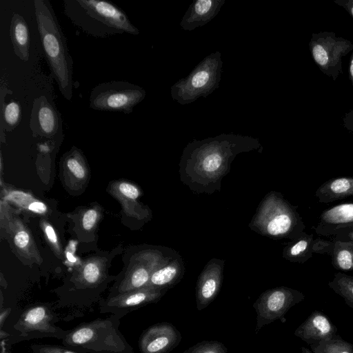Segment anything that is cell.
<instances>
[{
    "label": "cell",
    "mask_w": 353,
    "mask_h": 353,
    "mask_svg": "<svg viewBox=\"0 0 353 353\" xmlns=\"http://www.w3.org/2000/svg\"><path fill=\"white\" fill-rule=\"evenodd\" d=\"M181 338L173 324L158 323L143 331L138 345L141 353H170L179 345Z\"/></svg>",
    "instance_id": "30bf717a"
},
{
    "label": "cell",
    "mask_w": 353,
    "mask_h": 353,
    "mask_svg": "<svg viewBox=\"0 0 353 353\" xmlns=\"http://www.w3.org/2000/svg\"><path fill=\"white\" fill-rule=\"evenodd\" d=\"M145 90L124 81L103 82L94 87L89 97V106L95 110L128 114L141 102Z\"/></svg>",
    "instance_id": "8992f818"
},
{
    "label": "cell",
    "mask_w": 353,
    "mask_h": 353,
    "mask_svg": "<svg viewBox=\"0 0 353 353\" xmlns=\"http://www.w3.org/2000/svg\"><path fill=\"white\" fill-rule=\"evenodd\" d=\"M222 61L219 52L206 57L191 73L172 87V98L187 104L206 97L219 86Z\"/></svg>",
    "instance_id": "5b68a950"
},
{
    "label": "cell",
    "mask_w": 353,
    "mask_h": 353,
    "mask_svg": "<svg viewBox=\"0 0 353 353\" xmlns=\"http://www.w3.org/2000/svg\"><path fill=\"white\" fill-rule=\"evenodd\" d=\"M342 125L353 134V109L346 112L342 117Z\"/></svg>",
    "instance_id": "f546056e"
},
{
    "label": "cell",
    "mask_w": 353,
    "mask_h": 353,
    "mask_svg": "<svg viewBox=\"0 0 353 353\" xmlns=\"http://www.w3.org/2000/svg\"><path fill=\"white\" fill-rule=\"evenodd\" d=\"M32 132L51 138L62 132V119L54 103L41 95L34 100L30 119Z\"/></svg>",
    "instance_id": "8fae6325"
},
{
    "label": "cell",
    "mask_w": 353,
    "mask_h": 353,
    "mask_svg": "<svg viewBox=\"0 0 353 353\" xmlns=\"http://www.w3.org/2000/svg\"><path fill=\"white\" fill-rule=\"evenodd\" d=\"M337 266L344 270H353V252L349 249L343 248L336 254Z\"/></svg>",
    "instance_id": "d4e9b609"
},
{
    "label": "cell",
    "mask_w": 353,
    "mask_h": 353,
    "mask_svg": "<svg viewBox=\"0 0 353 353\" xmlns=\"http://www.w3.org/2000/svg\"><path fill=\"white\" fill-rule=\"evenodd\" d=\"M330 286L353 308V276L339 274L330 283Z\"/></svg>",
    "instance_id": "ffe728a7"
},
{
    "label": "cell",
    "mask_w": 353,
    "mask_h": 353,
    "mask_svg": "<svg viewBox=\"0 0 353 353\" xmlns=\"http://www.w3.org/2000/svg\"><path fill=\"white\" fill-rule=\"evenodd\" d=\"M349 79L351 81L352 85L353 87V52L351 54L350 59V65H349Z\"/></svg>",
    "instance_id": "d590c367"
},
{
    "label": "cell",
    "mask_w": 353,
    "mask_h": 353,
    "mask_svg": "<svg viewBox=\"0 0 353 353\" xmlns=\"http://www.w3.org/2000/svg\"><path fill=\"white\" fill-rule=\"evenodd\" d=\"M177 269L172 265L165 266L152 272L147 287L163 290L175 281Z\"/></svg>",
    "instance_id": "d6986e66"
},
{
    "label": "cell",
    "mask_w": 353,
    "mask_h": 353,
    "mask_svg": "<svg viewBox=\"0 0 353 353\" xmlns=\"http://www.w3.org/2000/svg\"><path fill=\"white\" fill-rule=\"evenodd\" d=\"M45 232L48 238V239L53 244L57 245V238L56 236V234L54 232V229L51 225H46L45 228Z\"/></svg>",
    "instance_id": "836d02e7"
},
{
    "label": "cell",
    "mask_w": 353,
    "mask_h": 353,
    "mask_svg": "<svg viewBox=\"0 0 353 353\" xmlns=\"http://www.w3.org/2000/svg\"><path fill=\"white\" fill-rule=\"evenodd\" d=\"M29 234L24 230L19 231L14 236L15 245L19 248H24L29 243Z\"/></svg>",
    "instance_id": "f1b7e54d"
},
{
    "label": "cell",
    "mask_w": 353,
    "mask_h": 353,
    "mask_svg": "<svg viewBox=\"0 0 353 353\" xmlns=\"http://www.w3.org/2000/svg\"><path fill=\"white\" fill-rule=\"evenodd\" d=\"M30 348L32 353H81L63 345L34 343Z\"/></svg>",
    "instance_id": "cb8c5ba5"
},
{
    "label": "cell",
    "mask_w": 353,
    "mask_h": 353,
    "mask_svg": "<svg viewBox=\"0 0 353 353\" xmlns=\"http://www.w3.org/2000/svg\"><path fill=\"white\" fill-rule=\"evenodd\" d=\"M119 189L120 192L130 199H136L139 196V190L133 185L128 183H121Z\"/></svg>",
    "instance_id": "83f0119b"
},
{
    "label": "cell",
    "mask_w": 353,
    "mask_h": 353,
    "mask_svg": "<svg viewBox=\"0 0 353 353\" xmlns=\"http://www.w3.org/2000/svg\"><path fill=\"white\" fill-rule=\"evenodd\" d=\"M309 346L312 353H353V344L343 339L339 334Z\"/></svg>",
    "instance_id": "9a60e30c"
},
{
    "label": "cell",
    "mask_w": 353,
    "mask_h": 353,
    "mask_svg": "<svg viewBox=\"0 0 353 353\" xmlns=\"http://www.w3.org/2000/svg\"><path fill=\"white\" fill-rule=\"evenodd\" d=\"M11 312V308H5L1 310L0 313V325L1 330L3 328L4 322L6 321L8 316L10 314Z\"/></svg>",
    "instance_id": "e575fe53"
},
{
    "label": "cell",
    "mask_w": 353,
    "mask_h": 353,
    "mask_svg": "<svg viewBox=\"0 0 353 353\" xmlns=\"http://www.w3.org/2000/svg\"><path fill=\"white\" fill-rule=\"evenodd\" d=\"M57 314L50 303H37L28 306L13 325L14 334L8 338V345L34 339L52 337L61 340L67 334L55 324Z\"/></svg>",
    "instance_id": "277c9868"
},
{
    "label": "cell",
    "mask_w": 353,
    "mask_h": 353,
    "mask_svg": "<svg viewBox=\"0 0 353 353\" xmlns=\"http://www.w3.org/2000/svg\"><path fill=\"white\" fill-rule=\"evenodd\" d=\"M121 318L111 314L81 323L68 330L61 343L81 353H134L119 330Z\"/></svg>",
    "instance_id": "3957f363"
},
{
    "label": "cell",
    "mask_w": 353,
    "mask_h": 353,
    "mask_svg": "<svg viewBox=\"0 0 353 353\" xmlns=\"http://www.w3.org/2000/svg\"><path fill=\"white\" fill-rule=\"evenodd\" d=\"M164 290L146 287L108 296L99 302V312L123 317L128 313L148 304L157 302L163 295Z\"/></svg>",
    "instance_id": "9c48e42d"
},
{
    "label": "cell",
    "mask_w": 353,
    "mask_h": 353,
    "mask_svg": "<svg viewBox=\"0 0 353 353\" xmlns=\"http://www.w3.org/2000/svg\"><path fill=\"white\" fill-rule=\"evenodd\" d=\"M223 162L222 157L217 152L210 153L202 161L203 170L208 172L217 170Z\"/></svg>",
    "instance_id": "484cf974"
},
{
    "label": "cell",
    "mask_w": 353,
    "mask_h": 353,
    "mask_svg": "<svg viewBox=\"0 0 353 353\" xmlns=\"http://www.w3.org/2000/svg\"><path fill=\"white\" fill-rule=\"evenodd\" d=\"M309 50L320 70L335 81L343 74L342 58L353 50V43L333 32H320L312 34Z\"/></svg>",
    "instance_id": "52a82bcc"
},
{
    "label": "cell",
    "mask_w": 353,
    "mask_h": 353,
    "mask_svg": "<svg viewBox=\"0 0 353 353\" xmlns=\"http://www.w3.org/2000/svg\"><path fill=\"white\" fill-rule=\"evenodd\" d=\"M37 28L51 75L63 97L70 101L73 94V61L66 38L49 1H34Z\"/></svg>",
    "instance_id": "6da1fadb"
},
{
    "label": "cell",
    "mask_w": 353,
    "mask_h": 353,
    "mask_svg": "<svg viewBox=\"0 0 353 353\" xmlns=\"http://www.w3.org/2000/svg\"><path fill=\"white\" fill-rule=\"evenodd\" d=\"M21 108L17 101H12L3 106L2 120L5 130L11 131L20 123Z\"/></svg>",
    "instance_id": "44dd1931"
},
{
    "label": "cell",
    "mask_w": 353,
    "mask_h": 353,
    "mask_svg": "<svg viewBox=\"0 0 353 353\" xmlns=\"http://www.w3.org/2000/svg\"><path fill=\"white\" fill-rule=\"evenodd\" d=\"M223 0H198L190 5L180 26L185 30H192L210 21L224 3Z\"/></svg>",
    "instance_id": "4fadbf2b"
},
{
    "label": "cell",
    "mask_w": 353,
    "mask_h": 353,
    "mask_svg": "<svg viewBox=\"0 0 353 353\" xmlns=\"http://www.w3.org/2000/svg\"><path fill=\"white\" fill-rule=\"evenodd\" d=\"M307 247V242L305 240H301L294 244L290 249V254L292 256H297L303 253Z\"/></svg>",
    "instance_id": "4dcf8cb0"
},
{
    "label": "cell",
    "mask_w": 353,
    "mask_h": 353,
    "mask_svg": "<svg viewBox=\"0 0 353 353\" xmlns=\"http://www.w3.org/2000/svg\"><path fill=\"white\" fill-rule=\"evenodd\" d=\"M304 298L301 292L288 288H277L262 294L253 304L256 314L255 333L258 334L263 326L282 319Z\"/></svg>",
    "instance_id": "ba28073f"
},
{
    "label": "cell",
    "mask_w": 353,
    "mask_h": 353,
    "mask_svg": "<svg viewBox=\"0 0 353 353\" xmlns=\"http://www.w3.org/2000/svg\"><path fill=\"white\" fill-rule=\"evenodd\" d=\"M310 353H312V352L310 350Z\"/></svg>",
    "instance_id": "74e56055"
},
{
    "label": "cell",
    "mask_w": 353,
    "mask_h": 353,
    "mask_svg": "<svg viewBox=\"0 0 353 353\" xmlns=\"http://www.w3.org/2000/svg\"><path fill=\"white\" fill-rule=\"evenodd\" d=\"M294 334L309 345L330 340L339 334L337 327L319 310L313 311Z\"/></svg>",
    "instance_id": "7c38bea8"
},
{
    "label": "cell",
    "mask_w": 353,
    "mask_h": 353,
    "mask_svg": "<svg viewBox=\"0 0 353 353\" xmlns=\"http://www.w3.org/2000/svg\"><path fill=\"white\" fill-rule=\"evenodd\" d=\"M98 218V213L94 209L87 210L82 218V225L85 230H89L93 228Z\"/></svg>",
    "instance_id": "4316f807"
},
{
    "label": "cell",
    "mask_w": 353,
    "mask_h": 353,
    "mask_svg": "<svg viewBox=\"0 0 353 353\" xmlns=\"http://www.w3.org/2000/svg\"><path fill=\"white\" fill-rule=\"evenodd\" d=\"M333 2L343 8L353 19V0H334Z\"/></svg>",
    "instance_id": "1f68e13d"
},
{
    "label": "cell",
    "mask_w": 353,
    "mask_h": 353,
    "mask_svg": "<svg viewBox=\"0 0 353 353\" xmlns=\"http://www.w3.org/2000/svg\"><path fill=\"white\" fill-rule=\"evenodd\" d=\"M291 225V217L286 213H280L272 217L268 222L267 230L270 234L276 236L286 233Z\"/></svg>",
    "instance_id": "7402d4cb"
},
{
    "label": "cell",
    "mask_w": 353,
    "mask_h": 353,
    "mask_svg": "<svg viewBox=\"0 0 353 353\" xmlns=\"http://www.w3.org/2000/svg\"><path fill=\"white\" fill-rule=\"evenodd\" d=\"M28 209L37 213H44L47 210L46 205L40 201H34L28 205Z\"/></svg>",
    "instance_id": "d6a6232c"
},
{
    "label": "cell",
    "mask_w": 353,
    "mask_h": 353,
    "mask_svg": "<svg viewBox=\"0 0 353 353\" xmlns=\"http://www.w3.org/2000/svg\"><path fill=\"white\" fill-rule=\"evenodd\" d=\"M63 10L72 23L86 34L105 38L124 33L138 35L139 29L125 12L110 1L65 0Z\"/></svg>",
    "instance_id": "7a4b0ae2"
},
{
    "label": "cell",
    "mask_w": 353,
    "mask_h": 353,
    "mask_svg": "<svg viewBox=\"0 0 353 353\" xmlns=\"http://www.w3.org/2000/svg\"><path fill=\"white\" fill-rule=\"evenodd\" d=\"M103 279V271L98 262L91 261L87 262L82 268L78 279L80 287H94Z\"/></svg>",
    "instance_id": "e0dca14e"
},
{
    "label": "cell",
    "mask_w": 353,
    "mask_h": 353,
    "mask_svg": "<svg viewBox=\"0 0 353 353\" xmlns=\"http://www.w3.org/2000/svg\"><path fill=\"white\" fill-rule=\"evenodd\" d=\"M310 350H309L308 348H307L305 347H301V353H310Z\"/></svg>",
    "instance_id": "8d00e7d4"
},
{
    "label": "cell",
    "mask_w": 353,
    "mask_h": 353,
    "mask_svg": "<svg viewBox=\"0 0 353 353\" xmlns=\"http://www.w3.org/2000/svg\"><path fill=\"white\" fill-rule=\"evenodd\" d=\"M321 191L334 199L353 195V178L335 179L325 184Z\"/></svg>",
    "instance_id": "2e32d148"
},
{
    "label": "cell",
    "mask_w": 353,
    "mask_h": 353,
    "mask_svg": "<svg viewBox=\"0 0 353 353\" xmlns=\"http://www.w3.org/2000/svg\"><path fill=\"white\" fill-rule=\"evenodd\" d=\"M10 36L15 54L22 61H27L30 57V32L24 18L14 13L10 26Z\"/></svg>",
    "instance_id": "5bb4252c"
},
{
    "label": "cell",
    "mask_w": 353,
    "mask_h": 353,
    "mask_svg": "<svg viewBox=\"0 0 353 353\" xmlns=\"http://www.w3.org/2000/svg\"><path fill=\"white\" fill-rule=\"evenodd\" d=\"M322 219L329 223H345L353 221V203L334 206L322 214Z\"/></svg>",
    "instance_id": "ac0fdd59"
},
{
    "label": "cell",
    "mask_w": 353,
    "mask_h": 353,
    "mask_svg": "<svg viewBox=\"0 0 353 353\" xmlns=\"http://www.w3.org/2000/svg\"><path fill=\"white\" fill-rule=\"evenodd\" d=\"M183 353H228V349L220 341H203L190 347Z\"/></svg>",
    "instance_id": "603a6c76"
}]
</instances>
